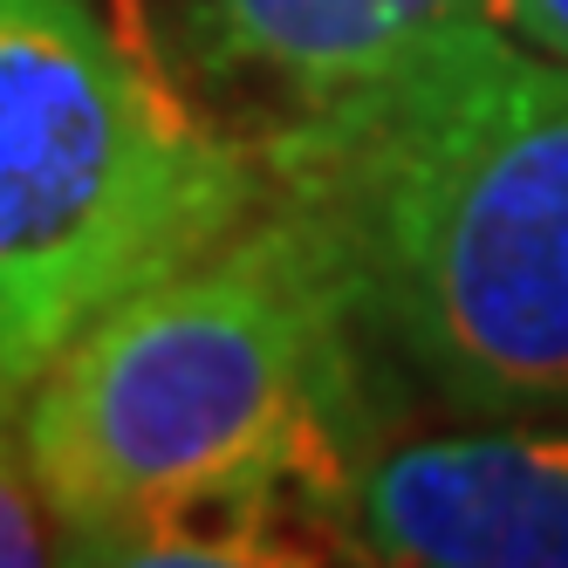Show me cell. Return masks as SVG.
<instances>
[{"label": "cell", "instance_id": "ba28073f", "mask_svg": "<svg viewBox=\"0 0 568 568\" xmlns=\"http://www.w3.org/2000/svg\"><path fill=\"white\" fill-rule=\"evenodd\" d=\"M507 28L568 62V0H507Z\"/></svg>", "mask_w": 568, "mask_h": 568}, {"label": "cell", "instance_id": "3957f363", "mask_svg": "<svg viewBox=\"0 0 568 568\" xmlns=\"http://www.w3.org/2000/svg\"><path fill=\"white\" fill-rule=\"evenodd\" d=\"M261 206V144L206 124L97 0H0V404Z\"/></svg>", "mask_w": 568, "mask_h": 568}, {"label": "cell", "instance_id": "7a4b0ae2", "mask_svg": "<svg viewBox=\"0 0 568 568\" xmlns=\"http://www.w3.org/2000/svg\"><path fill=\"white\" fill-rule=\"evenodd\" d=\"M349 267L302 206H267L213 254L116 302L21 397L28 466L62 527L185 514L329 520L384 418Z\"/></svg>", "mask_w": 568, "mask_h": 568}, {"label": "cell", "instance_id": "52a82bcc", "mask_svg": "<svg viewBox=\"0 0 568 568\" xmlns=\"http://www.w3.org/2000/svg\"><path fill=\"white\" fill-rule=\"evenodd\" d=\"M0 568H62V520L21 445V404H0Z\"/></svg>", "mask_w": 568, "mask_h": 568}, {"label": "cell", "instance_id": "6da1fadb", "mask_svg": "<svg viewBox=\"0 0 568 568\" xmlns=\"http://www.w3.org/2000/svg\"><path fill=\"white\" fill-rule=\"evenodd\" d=\"M384 371L459 418H568V62L466 21L261 131Z\"/></svg>", "mask_w": 568, "mask_h": 568}, {"label": "cell", "instance_id": "8992f818", "mask_svg": "<svg viewBox=\"0 0 568 568\" xmlns=\"http://www.w3.org/2000/svg\"><path fill=\"white\" fill-rule=\"evenodd\" d=\"M62 568H371L308 514H185L131 527H62Z\"/></svg>", "mask_w": 568, "mask_h": 568}, {"label": "cell", "instance_id": "5b68a950", "mask_svg": "<svg viewBox=\"0 0 568 568\" xmlns=\"http://www.w3.org/2000/svg\"><path fill=\"white\" fill-rule=\"evenodd\" d=\"M466 21H507V0H185V49L206 83L261 97L274 124Z\"/></svg>", "mask_w": 568, "mask_h": 568}, {"label": "cell", "instance_id": "277c9868", "mask_svg": "<svg viewBox=\"0 0 568 568\" xmlns=\"http://www.w3.org/2000/svg\"><path fill=\"white\" fill-rule=\"evenodd\" d=\"M329 527L371 568H568V418L384 432L343 466Z\"/></svg>", "mask_w": 568, "mask_h": 568}]
</instances>
